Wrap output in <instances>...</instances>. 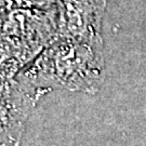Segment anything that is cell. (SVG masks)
Instances as JSON below:
<instances>
[{
    "instance_id": "2",
    "label": "cell",
    "mask_w": 146,
    "mask_h": 146,
    "mask_svg": "<svg viewBox=\"0 0 146 146\" xmlns=\"http://www.w3.org/2000/svg\"><path fill=\"white\" fill-rule=\"evenodd\" d=\"M47 89L24 79L0 80V145H17L27 120Z\"/></svg>"
},
{
    "instance_id": "1",
    "label": "cell",
    "mask_w": 146,
    "mask_h": 146,
    "mask_svg": "<svg viewBox=\"0 0 146 146\" xmlns=\"http://www.w3.org/2000/svg\"><path fill=\"white\" fill-rule=\"evenodd\" d=\"M91 62L88 42L58 36L17 77L49 91L87 90L91 78L87 63Z\"/></svg>"
}]
</instances>
